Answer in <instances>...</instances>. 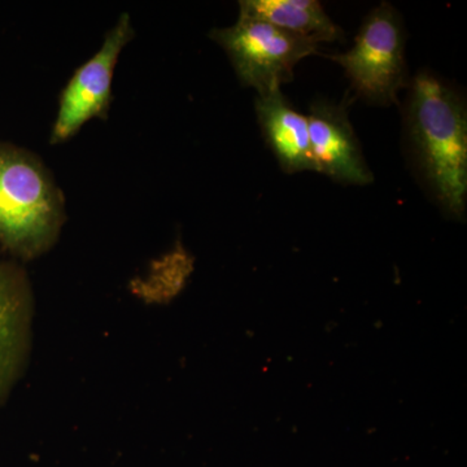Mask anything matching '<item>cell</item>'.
<instances>
[{"label": "cell", "mask_w": 467, "mask_h": 467, "mask_svg": "<svg viewBox=\"0 0 467 467\" xmlns=\"http://www.w3.org/2000/svg\"><path fill=\"white\" fill-rule=\"evenodd\" d=\"M32 294L23 270L0 263V401L11 391L27 352Z\"/></svg>", "instance_id": "7"}, {"label": "cell", "mask_w": 467, "mask_h": 467, "mask_svg": "<svg viewBox=\"0 0 467 467\" xmlns=\"http://www.w3.org/2000/svg\"><path fill=\"white\" fill-rule=\"evenodd\" d=\"M254 109L265 142L285 173L315 171L308 117L292 107L281 88L257 95Z\"/></svg>", "instance_id": "8"}, {"label": "cell", "mask_w": 467, "mask_h": 467, "mask_svg": "<svg viewBox=\"0 0 467 467\" xmlns=\"http://www.w3.org/2000/svg\"><path fill=\"white\" fill-rule=\"evenodd\" d=\"M239 17L264 21L315 45L343 39V30L317 0H242Z\"/></svg>", "instance_id": "9"}, {"label": "cell", "mask_w": 467, "mask_h": 467, "mask_svg": "<svg viewBox=\"0 0 467 467\" xmlns=\"http://www.w3.org/2000/svg\"><path fill=\"white\" fill-rule=\"evenodd\" d=\"M63 223V193L41 160L0 143V244L34 259L54 244Z\"/></svg>", "instance_id": "2"}, {"label": "cell", "mask_w": 467, "mask_h": 467, "mask_svg": "<svg viewBox=\"0 0 467 467\" xmlns=\"http://www.w3.org/2000/svg\"><path fill=\"white\" fill-rule=\"evenodd\" d=\"M328 57L343 67L356 97L367 103L391 106L409 86L404 26L389 3L365 17L349 51Z\"/></svg>", "instance_id": "3"}, {"label": "cell", "mask_w": 467, "mask_h": 467, "mask_svg": "<svg viewBox=\"0 0 467 467\" xmlns=\"http://www.w3.org/2000/svg\"><path fill=\"white\" fill-rule=\"evenodd\" d=\"M134 34L130 16L122 14L107 33L99 51L73 73L60 95L51 144L66 143L90 119L109 117L117 61Z\"/></svg>", "instance_id": "5"}, {"label": "cell", "mask_w": 467, "mask_h": 467, "mask_svg": "<svg viewBox=\"0 0 467 467\" xmlns=\"http://www.w3.org/2000/svg\"><path fill=\"white\" fill-rule=\"evenodd\" d=\"M212 39L223 47L244 88L257 95L279 90L292 81L303 58L317 54L318 45L285 33L278 27L238 17L234 26L213 29Z\"/></svg>", "instance_id": "4"}, {"label": "cell", "mask_w": 467, "mask_h": 467, "mask_svg": "<svg viewBox=\"0 0 467 467\" xmlns=\"http://www.w3.org/2000/svg\"><path fill=\"white\" fill-rule=\"evenodd\" d=\"M306 117L315 171L337 183L365 186L373 182V173L343 107L316 100Z\"/></svg>", "instance_id": "6"}, {"label": "cell", "mask_w": 467, "mask_h": 467, "mask_svg": "<svg viewBox=\"0 0 467 467\" xmlns=\"http://www.w3.org/2000/svg\"><path fill=\"white\" fill-rule=\"evenodd\" d=\"M408 88L404 130L411 165L435 204L462 220L467 201L465 100L430 70L418 72Z\"/></svg>", "instance_id": "1"}]
</instances>
